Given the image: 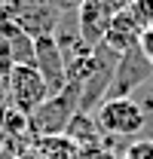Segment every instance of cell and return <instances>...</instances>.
Segmentation results:
<instances>
[{"instance_id":"8fae6325","label":"cell","mask_w":153,"mask_h":159,"mask_svg":"<svg viewBox=\"0 0 153 159\" xmlns=\"http://www.w3.org/2000/svg\"><path fill=\"white\" fill-rule=\"evenodd\" d=\"M34 147L43 159H76L80 147L67 135H52V138H34Z\"/></svg>"},{"instance_id":"ac0fdd59","label":"cell","mask_w":153,"mask_h":159,"mask_svg":"<svg viewBox=\"0 0 153 159\" xmlns=\"http://www.w3.org/2000/svg\"><path fill=\"white\" fill-rule=\"evenodd\" d=\"M55 3H58V6H64V9H76L83 0H55Z\"/></svg>"},{"instance_id":"30bf717a","label":"cell","mask_w":153,"mask_h":159,"mask_svg":"<svg viewBox=\"0 0 153 159\" xmlns=\"http://www.w3.org/2000/svg\"><path fill=\"white\" fill-rule=\"evenodd\" d=\"M64 135L74 141L76 147H89V144H104V135L98 129V122L92 113H76L71 119V125L64 129Z\"/></svg>"},{"instance_id":"9c48e42d","label":"cell","mask_w":153,"mask_h":159,"mask_svg":"<svg viewBox=\"0 0 153 159\" xmlns=\"http://www.w3.org/2000/svg\"><path fill=\"white\" fill-rule=\"evenodd\" d=\"M0 37L6 40V49H9V67L34 64V37H28L19 25H12L9 19H0Z\"/></svg>"},{"instance_id":"e0dca14e","label":"cell","mask_w":153,"mask_h":159,"mask_svg":"<svg viewBox=\"0 0 153 159\" xmlns=\"http://www.w3.org/2000/svg\"><path fill=\"white\" fill-rule=\"evenodd\" d=\"M144 138L153 141V116H147V122H144Z\"/></svg>"},{"instance_id":"3957f363","label":"cell","mask_w":153,"mask_h":159,"mask_svg":"<svg viewBox=\"0 0 153 159\" xmlns=\"http://www.w3.org/2000/svg\"><path fill=\"white\" fill-rule=\"evenodd\" d=\"M92 116L101 135L114 141H135L138 135H144V122H147L144 110L132 98H104Z\"/></svg>"},{"instance_id":"6da1fadb","label":"cell","mask_w":153,"mask_h":159,"mask_svg":"<svg viewBox=\"0 0 153 159\" xmlns=\"http://www.w3.org/2000/svg\"><path fill=\"white\" fill-rule=\"evenodd\" d=\"M80 95H83V86H80V83H67L58 95L46 98L37 110L28 116L31 138H52V135H64V129L71 125V119L80 113Z\"/></svg>"},{"instance_id":"277c9868","label":"cell","mask_w":153,"mask_h":159,"mask_svg":"<svg viewBox=\"0 0 153 159\" xmlns=\"http://www.w3.org/2000/svg\"><path fill=\"white\" fill-rule=\"evenodd\" d=\"M6 89H9V104L25 116H31L46 98H52L46 80L40 77L34 64H12L6 74Z\"/></svg>"},{"instance_id":"52a82bcc","label":"cell","mask_w":153,"mask_h":159,"mask_svg":"<svg viewBox=\"0 0 153 159\" xmlns=\"http://www.w3.org/2000/svg\"><path fill=\"white\" fill-rule=\"evenodd\" d=\"M34 67L40 70V77L46 80L49 95H58L67 86V70H64V58H61V49H58L55 37L34 40Z\"/></svg>"},{"instance_id":"5b68a950","label":"cell","mask_w":153,"mask_h":159,"mask_svg":"<svg viewBox=\"0 0 153 159\" xmlns=\"http://www.w3.org/2000/svg\"><path fill=\"white\" fill-rule=\"evenodd\" d=\"M129 0H83L76 6V21H80V37L89 46H98L104 40V31L110 28L116 12H123Z\"/></svg>"},{"instance_id":"7c38bea8","label":"cell","mask_w":153,"mask_h":159,"mask_svg":"<svg viewBox=\"0 0 153 159\" xmlns=\"http://www.w3.org/2000/svg\"><path fill=\"white\" fill-rule=\"evenodd\" d=\"M119 159H153V141L147 138H135L123 147Z\"/></svg>"},{"instance_id":"8992f818","label":"cell","mask_w":153,"mask_h":159,"mask_svg":"<svg viewBox=\"0 0 153 159\" xmlns=\"http://www.w3.org/2000/svg\"><path fill=\"white\" fill-rule=\"evenodd\" d=\"M147 80H153V64L144 58V52L135 46L129 49L119 64H116V74L110 80V89H107V98H129L135 89H141Z\"/></svg>"},{"instance_id":"4fadbf2b","label":"cell","mask_w":153,"mask_h":159,"mask_svg":"<svg viewBox=\"0 0 153 159\" xmlns=\"http://www.w3.org/2000/svg\"><path fill=\"white\" fill-rule=\"evenodd\" d=\"M129 12H132V19L147 31L153 28V0H132L129 3Z\"/></svg>"},{"instance_id":"d6986e66","label":"cell","mask_w":153,"mask_h":159,"mask_svg":"<svg viewBox=\"0 0 153 159\" xmlns=\"http://www.w3.org/2000/svg\"><path fill=\"white\" fill-rule=\"evenodd\" d=\"M0 9H3V0H0Z\"/></svg>"},{"instance_id":"5bb4252c","label":"cell","mask_w":153,"mask_h":159,"mask_svg":"<svg viewBox=\"0 0 153 159\" xmlns=\"http://www.w3.org/2000/svg\"><path fill=\"white\" fill-rule=\"evenodd\" d=\"M129 98H132L135 104L144 110V116H153V80H147L141 89H135Z\"/></svg>"},{"instance_id":"2e32d148","label":"cell","mask_w":153,"mask_h":159,"mask_svg":"<svg viewBox=\"0 0 153 159\" xmlns=\"http://www.w3.org/2000/svg\"><path fill=\"white\" fill-rule=\"evenodd\" d=\"M16 159H43V156L37 153V147H34V144H28V147H19Z\"/></svg>"},{"instance_id":"ffe728a7","label":"cell","mask_w":153,"mask_h":159,"mask_svg":"<svg viewBox=\"0 0 153 159\" xmlns=\"http://www.w3.org/2000/svg\"><path fill=\"white\" fill-rule=\"evenodd\" d=\"M129 3H132V0H129Z\"/></svg>"},{"instance_id":"7a4b0ae2","label":"cell","mask_w":153,"mask_h":159,"mask_svg":"<svg viewBox=\"0 0 153 159\" xmlns=\"http://www.w3.org/2000/svg\"><path fill=\"white\" fill-rule=\"evenodd\" d=\"M0 19H9L34 40L55 37L61 6L55 0H6L3 9H0Z\"/></svg>"},{"instance_id":"9a60e30c","label":"cell","mask_w":153,"mask_h":159,"mask_svg":"<svg viewBox=\"0 0 153 159\" xmlns=\"http://www.w3.org/2000/svg\"><path fill=\"white\" fill-rule=\"evenodd\" d=\"M76 159H119V153L104 144H89V147H80Z\"/></svg>"},{"instance_id":"ba28073f","label":"cell","mask_w":153,"mask_h":159,"mask_svg":"<svg viewBox=\"0 0 153 159\" xmlns=\"http://www.w3.org/2000/svg\"><path fill=\"white\" fill-rule=\"evenodd\" d=\"M141 34H144V28L132 19V12H129V6L123 9V12H116L114 21H110V28L104 31V46L116 52V55H126L129 49H135L138 43H141Z\"/></svg>"}]
</instances>
